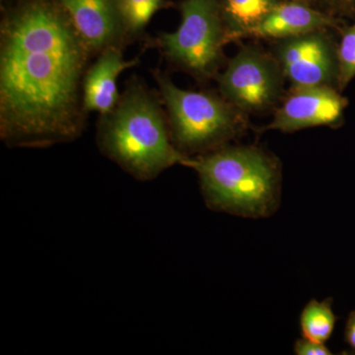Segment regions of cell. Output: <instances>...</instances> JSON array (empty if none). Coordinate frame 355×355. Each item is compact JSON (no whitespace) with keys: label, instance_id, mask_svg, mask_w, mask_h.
Returning a JSON list of instances; mask_svg holds the SVG:
<instances>
[{"label":"cell","instance_id":"cell-1","mask_svg":"<svg viewBox=\"0 0 355 355\" xmlns=\"http://www.w3.org/2000/svg\"><path fill=\"white\" fill-rule=\"evenodd\" d=\"M91 57L58 2L33 0L7 15L0 26L2 141L44 148L80 137Z\"/></svg>","mask_w":355,"mask_h":355},{"label":"cell","instance_id":"cell-2","mask_svg":"<svg viewBox=\"0 0 355 355\" xmlns=\"http://www.w3.org/2000/svg\"><path fill=\"white\" fill-rule=\"evenodd\" d=\"M158 97L139 79H132L118 104L98 121L100 151L139 181H153L173 166L191 163V157L173 142Z\"/></svg>","mask_w":355,"mask_h":355},{"label":"cell","instance_id":"cell-3","mask_svg":"<svg viewBox=\"0 0 355 355\" xmlns=\"http://www.w3.org/2000/svg\"><path fill=\"white\" fill-rule=\"evenodd\" d=\"M209 209L233 216H272L280 198L282 171L272 155L256 146H225L191 157Z\"/></svg>","mask_w":355,"mask_h":355},{"label":"cell","instance_id":"cell-4","mask_svg":"<svg viewBox=\"0 0 355 355\" xmlns=\"http://www.w3.org/2000/svg\"><path fill=\"white\" fill-rule=\"evenodd\" d=\"M153 76L173 142L186 155H202L228 146L249 128L247 114L220 94L184 90L159 70L153 72Z\"/></svg>","mask_w":355,"mask_h":355},{"label":"cell","instance_id":"cell-5","mask_svg":"<svg viewBox=\"0 0 355 355\" xmlns=\"http://www.w3.org/2000/svg\"><path fill=\"white\" fill-rule=\"evenodd\" d=\"M181 24L161 33L155 44L163 58L198 81L216 79L224 62L226 31L217 0H183Z\"/></svg>","mask_w":355,"mask_h":355},{"label":"cell","instance_id":"cell-6","mask_svg":"<svg viewBox=\"0 0 355 355\" xmlns=\"http://www.w3.org/2000/svg\"><path fill=\"white\" fill-rule=\"evenodd\" d=\"M216 79L219 94L247 114L275 108L286 80L272 53L254 44L242 46Z\"/></svg>","mask_w":355,"mask_h":355},{"label":"cell","instance_id":"cell-7","mask_svg":"<svg viewBox=\"0 0 355 355\" xmlns=\"http://www.w3.org/2000/svg\"><path fill=\"white\" fill-rule=\"evenodd\" d=\"M331 30L277 40L270 53L291 87L334 86L338 76V44ZM338 89V88H336Z\"/></svg>","mask_w":355,"mask_h":355},{"label":"cell","instance_id":"cell-8","mask_svg":"<svg viewBox=\"0 0 355 355\" xmlns=\"http://www.w3.org/2000/svg\"><path fill=\"white\" fill-rule=\"evenodd\" d=\"M347 105V98L334 86L291 87L263 130L294 132L322 125L338 128Z\"/></svg>","mask_w":355,"mask_h":355},{"label":"cell","instance_id":"cell-9","mask_svg":"<svg viewBox=\"0 0 355 355\" xmlns=\"http://www.w3.org/2000/svg\"><path fill=\"white\" fill-rule=\"evenodd\" d=\"M93 55L130 42L116 0H57Z\"/></svg>","mask_w":355,"mask_h":355},{"label":"cell","instance_id":"cell-10","mask_svg":"<svg viewBox=\"0 0 355 355\" xmlns=\"http://www.w3.org/2000/svg\"><path fill=\"white\" fill-rule=\"evenodd\" d=\"M345 20L336 18L301 0H282L265 19L245 35L244 39L284 40L319 30L340 32Z\"/></svg>","mask_w":355,"mask_h":355},{"label":"cell","instance_id":"cell-11","mask_svg":"<svg viewBox=\"0 0 355 355\" xmlns=\"http://www.w3.org/2000/svg\"><path fill=\"white\" fill-rule=\"evenodd\" d=\"M139 60H125L123 48L107 49L97 55L86 70L83 81V105L86 113L100 116L111 112L118 104V78L125 70L137 64Z\"/></svg>","mask_w":355,"mask_h":355},{"label":"cell","instance_id":"cell-12","mask_svg":"<svg viewBox=\"0 0 355 355\" xmlns=\"http://www.w3.org/2000/svg\"><path fill=\"white\" fill-rule=\"evenodd\" d=\"M227 44L244 39L282 0H217Z\"/></svg>","mask_w":355,"mask_h":355},{"label":"cell","instance_id":"cell-13","mask_svg":"<svg viewBox=\"0 0 355 355\" xmlns=\"http://www.w3.org/2000/svg\"><path fill=\"white\" fill-rule=\"evenodd\" d=\"M336 322L331 299L324 301L312 299L300 315L302 336L315 342L326 343L333 335Z\"/></svg>","mask_w":355,"mask_h":355},{"label":"cell","instance_id":"cell-14","mask_svg":"<svg viewBox=\"0 0 355 355\" xmlns=\"http://www.w3.org/2000/svg\"><path fill=\"white\" fill-rule=\"evenodd\" d=\"M121 22L130 40L144 33L154 14L164 6V0H116Z\"/></svg>","mask_w":355,"mask_h":355},{"label":"cell","instance_id":"cell-15","mask_svg":"<svg viewBox=\"0 0 355 355\" xmlns=\"http://www.w3.org/2000/svg\"><path fill=\"white\" fill-rule=\"evenodd\" d=\"M338 76L336 88L343 92L355 77V22L345 25L338 44Z\"/></svg>","mask_w":355,"mask_h":355},{"label":"cell","instance_id":"cell-16","mask_svg":"<svg viewBox=\"0 0 355 355\" xmlns=\"http://www.w3.org/2000/svg\"><path fill=\"white\" fill-rule=\"evenodd\" d=\"M340 19H355L352 0H301Z\"/></svg>","mask_w":355,"mask_h":355},{"label":"cell","instance_id":"cell-17","mask_svg":"<svg viewBox=\"0 0 355 355\" xmlns=\"http://www.w3.org/2000/svg\"><path fill=\"white\" fill-rule=\"evenodd\" d=\"M294 354L297 355H330L331 350L324 343L315 342L304 338H299L294 343Z\"/></svg>","mask_w":355,"mask_h":355},{"label":"cell","instance_id":"cell-18","mask_svg":"<svg viewBox=\"0 0 355 355\" xmlns=\"http://www.w3.org/2000/svg\"><path fill=\"white\" fill-rule=\"evenodd\" d=\"M345 340L352 349H355V311L350 313L345 324Z\"/></svg>","mask_w":355,"mask_h":355},{"label":"cell","instance_id":"cell-19","mask_svg":"<svg viewBox=\"0 0 355 355\" xmlns=\"http://www.w3.org/2000/svg\"><path fill=\"white\" fill-rule=\"evenodd\" d=\"M352 6H354V9L355 11V0H352Z\"/></svg>","mask_w":355,"mask_h":355}]
</instances>
